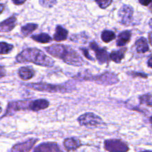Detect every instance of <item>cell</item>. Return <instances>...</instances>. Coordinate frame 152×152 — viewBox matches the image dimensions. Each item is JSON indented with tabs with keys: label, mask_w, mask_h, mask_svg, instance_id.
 I'll list each match as a JSON object with an SVG mask.
<instances>
[{
	"label": "cell",
	"mask_w": 152,
	"mask_h": 152,
	"mask_svg": "<svg viewBox=\"0 0 152 152\" xmlns=\"http://www.w3.org/2000/svg\"><path fill=\"white\" fill-rule=\"evenodd\" d=\"M46 51L53 57L62 59L65 63L74 66H81L83 60L78 53L73 50L69 46L64 45H52L45 48Z\"/></svg>",
	"instance_id": "1"
},
{
	"label": "cell",
	"mask_w": 152,
	"mask_h": 152,
	"mask_svg": "<svg viewBox=\"0 0 152 152\" xmlns=\"http://www.w3.org/2000/svg\"><path fill=\"white\" fill-rule=\"evenodd\" d=\"M16 61L18 62H32L45 67H50L54 63L53 59L37 48L25 49L16 56Z\"/></svg>",
	"instance_id": "2"
},
{
	"label": "cell",
	"mask_w": 152,
	"mask_h": 152,
	"mask_svg": "<svg viewBox=\"0 0 152 152\" xmlns=\"http://www.w3.org/2000/svg\"><path fill=\"white\" fill-rule=\"evenodd\" d=\"M29 88L34 89L36 91H47V92H64L68 91L66 87L63 86H55V85L47 84V83H30V84L25 85Z\"/></svg>",
	"instance_id": "3"
},
{
	"label": "cell",
	"mask_w": 152,
	"mask_h": 152,
	"mask_svg": "<svg viewBox=\"0 0 152 152\" xmlns=\"http://www.w3.org/2000/svg\"><path fill=\"white\" fill-rule=\"evenodd\" d=\"M78 122L82 126L86 127H96L103 123L100 117L94 113H86L78 118Z\"/></svg>",
	"instance_id": "4"
},
{
	"label": "cell",
	"mask_w": 152,
	"mask_h": 152,
	"mask_svg": "<svg viewBox=\"0 0 152 152\" xmlns=\"http://www.w3.org/2000/svg\"><path fill=\"white\" fill-rule=\"evenodd\" d=\"M86 80H94L97 83L101 85H105V86H108V85H113L118 83L119 79L118 77L115 74L110 72H106L105 74H102L100 76L95 77H88Z\"/></svg>",
	"instance_id": "5"
},
{
	"label": "cell",
	"mask_w": 152,
	"mask_h": 152,
	"mask_svg": "<svg viewBox=\"0 0 152 152\" xmlns=\"http://www.w3.org/2000/svg\"><path fill=\"white\" fill-rule=\"evenodd\" d=\"M105 148L108 151H128L129 148L120 140H108L104 142Z\"/></svg>",
	"instance_id": "6"
},
{
	"label": "cell",
	"mask_w": 152,
	"mask_h": 152,
	"mask_svg": "<svg viewBox=\"0 0 152 152\" xmlns=\"http://www.w3.org/2000/svg\"><path fill=\"white\" fill-rule=\"evenodd\" d=\"M133 14L134 10L130 5H127V4L123 5L118 13L120 22L124 25H129L132 20Z\"/></svg>",
	"instance_id": "7"
},
{
	"label": "cell",
	"mask_w": 152,
	"mask_h": 152,
	"mask_svg": "<svg viewBox=\"0 0 152 152\" xmlns=\"http://www.w3.org/2000/svg\"><path fill=\"white\" fill-rule=\"evenodd\" d=\"M90 48L95 52L96 57L99 63L103 64L109 61L108 53L106 51V49L99 48L95 42H92L90 43Z\"/></svg>",
	"instance_id": "8"
},
{
	"label": "cell",
	"mask_w": 152,
	"mask_h": 152,
	"mask_svg": "<svg viewBox=\"0 0 152 152\" xmlns=\"http://www.w3.org/2000/svg\"><path fill=\"white\" fill-rule=\"evenodd\" d=\"M30 102L28 101H20V102H10L7 106V111L6 114H4V117H6L7 115H10L13 112L18 111L19 110L26 109V105H29Z\"/></svg>",
	"instance_id": "9"
},
{
	"label": "cell",
	"mask_w": 152,
	"mask_h": 152,
	"mask_svg": "<svg viewBox=\"0 0 152 152\" xmlns=\"http://www.w3.org/2000/svg\"><path fill=\"white\" fill-rule=\"evenodd\" d=\"M38 141L37 139H30L24 142L16 144L12 148V151H29L33 148L36 142Z\"/></svg>",
	"instance_id": "10"
},
{
	"label": "cell",
	"mask_w": 152,
	"mask_h": 152,
	"mask_svg": "<svg viewBox=\"0 0 152 152\" xmlns=\"http://www.w3.org/2000/svg\"><path fill=\"white\" fill-rule=\"evenodd\" d=\"M60 151L61 149L55 142H45L34 148V151L40 152H56Z\"/></svg>",
	"instance_id": "11"
},
{
	"label": "cell",
	"mask_w": 152,
	"mask_h": 152,
	"mask_svg": "<svg viewBox=\"0 0 152 152\" xmlns=\"http://www.w3.org/2000/svg\"><path fill=\"white\" fill-rule=\"evenodd\" d=\"M48 106V101L44 99H40L32 101V102H30L29 105H28V108H29L30 110H31V111H40V110L45 109V108H47Z\"/></svg>",
	"instance_id": "12"
},
{
	"label": "cell",
	"mask_w": 152,
	"mask_h": 152,
	"mask_svg": "<svg viewBox=\"0 0 152 152\" xmlns=\"http://www.w3.org/2000/svg\"><path fill=\"white\" fill-rule=\"evenodd\" d=\"M16 25V18L11 16L6 20L3 21L0 24V31L1 32H9L15 28Z\"/></svg>",
	"instance_id": "13"
},
{
	"label": "cell",
	"mask_w": 152,
	"mask_h": 152,
	"mask_svg": "<svg viewBox=\"0 0 152 152\" xmlns=\"http://www.w3.org/2000/svg\"><path fill=\"white\" fill-rule=\"evenodd\" d=\"M64 145L67 151H75L77 148H80L81 145V142L80 141V140L75 137L67 138L64 141Z\"/></svg>",
	"instance_id": "14"
},
{
	"label": "cell",
	"mask_w": 152,
	"mask_h": 152,
	"mask_svg": "<svg viewBox=\"0 0 152 152\" xmlns=\"http://www.w3.org/2000/svg\"><path fill=\"white\" fill-rule=\"evenodd\" d=\"M132 37V32L130 31H125L120 33L117 37V45L119 47L124 46L130 41Z\"/></svg>",
	"instance_id": "15"
},
{
	"label": "cell",
	"mask_w": 152,
	"mask_h": 152,
	"mask_svg": "<svg viewBox=\"0 0 152 152\" xmlns=\"http://www.w3.org/2000/svg\"><path fill=\"white\" fill-rule=\"evenodd\" d=\"M135 46H136L137 51L140 53H146L149 50L148 42H147L146 39L144 38V37L138 39L135 42Z\"/></svg>",
	"instance_id": "16"
},
{
	"label": "cell",
	"mask_w": 152,
	"mask_h": 152,
	"mask_svg": "<svg viewBox=\"0 0 152 152\" xmlns=\"http://www.w3.org/2000/svg\"><path fill=\"white\" fill-rule=\"evenodd\" d=\"M18 74L22 80H31L34 77L35 72L32 68H28V67H22V68H19Z\"/></svg>",
	"instance_id": "17"
},
{
	"label": "cell",
	"mask_w": 152,
	"mask_h": 152,
	"mask_svg": "<svg viewBox=\"0 0 152 152\" xmlns=\"http://www.w3.org/2000/svg\"><path fill=\"white\" fill-rule=\"evenodd\" d=\"M68 32L65 28H62L60 25H57L56 28V32L53 35V39L57 42L65 40L68 37Z\"/></svg>",
	"instance_id": "18"
},
{
	"label": "cell",
	"mask_w": 152,
	"mask_h": 152,
	"mask_svg": "<svg viewBox=\"0 0 152 152\" xmlns=\"http://www.w3.org/2000/svg\"><path fill=\"white\" fill-rule=\"evenodd\" d=\"M126 50H127V48H122L119 50L113 51L112 53L110 54V59H111L113 62H116V63H120L122 59L124 58Z\"/></svg>",
	"instance_id": "19"
},
{
	"label": "cell",
	"mask_w": 152,
	"mask_h": 152,
	"mask_svg": "<svg viewBox=\"0 0 152 152\" xmlns=\"http://www.w3.org/2000/svg\"><path fill=\"white\" fill-rule=\"evenodd\" d=\"M31 39H34V41L37 42L43 43V44L50 42L52 40L51 37H50L48 34H45V33L37 34V35H33L32 37H31Z\"/></svg>",
	"instance_id": "20"
},
{
	"label": "cell",
	"mask_w": 152,
	"mask_h": 152,
	"mask_svg": "<svg viewBox=\"0 0 152 152\" xmlns=\"http://www.w3.org/2000/svg\"><path fill=\"white\" fill-rule=\"evenodd\" d=\"M101 38H102V41L104 42H109L112 41L116 38V35L113 31H108V30H105V31H102V34H101Z\"/></svg>",
	"instance_id": "21"
},
{
	"label": "cell",
	"mask_w": 152,
	"mask_h": 152,
	"mask_svg": "<svg viewBox=\"0 0 152 152\" xmlns=\"http://www.w3.org/2000/svg\"><path fill=\"white\" fill-rule=\"evenodd\" d=\"M37 27H38V25H37V24L28 23L22 27L21 31H22V33L25 36H28L30 34H31L32 32H34V31L37 29Z\"/></svg>",
	"instance_id": "22"
},
{
	"label": "cell",
	"mask_w": 152,
	"mask_h": 152,
	"mask_svg": "<svg viewBox=\"0 0 152 152\" xmlns=\"http://www.w3.org/2000/svg\"><path fill=\"white\" fill-rule=\"evenodd\" d=\"M140 103L141 105H145L147 106H152V95L146 94L140 96Z\"/></svg>",
	"instance_id": "23"
},
{
	"label": "cell",
	"mask_w": 152,
	"mask_h": 152,
	"mask_svg": "<svg viewBox=\"0 0 152 152\" xmlns=\"http://www.w3.org/2000/svg\"><path fill=\"white\" fill-rule=\"evenodd\" d=\"M13 48L12 45L7 42H0V54H7Z\"/></svg>",
	"instance_id": "24"
},
{
	"label": "cell",
	"mask_w": 152,
	"mask_h": 152,
	"mask_svg": "<svg viewBox=\"0 0 152 152\" xmlns=\"http://www.w3.org/2000/svg\"><path fill=\"white\" fill-rule=\"evenodd\" d=\"M57 0H39V4L44 7H51L56 3Z\"/></svg>",
	"instance_id": "25"
},
{
	"label": "cell",
	"mask_w": 152,
	"mask_h": 152,
	"mask_svg": "<svg viewBox=\"0 0 152 152\" xmlns=\"http://www.w3.org/2000/svg\"><path fill=\"white\" fill-rule=\"evenodd\" d=\"M95 1L102 9L107 8L112 2V0H95Z\"/></svg>",
	"instance_id": "26"
},
{
	"label": "cell",
	"mask_w": 152,
	"mask_h": 152,
	"mask_svg": "<svg viewBox=\"0 0 152 152\" xmlns=\"http://www.w3.org/2000/svg\"><path fill=\"white\" fill-rule=\"evenodd\" d=\"M129 74H131L133 77H142V78H147L148 76L145 74H141V73H136V72H130L129 73Z\"/></svg>",
	"instance_id": "27"
},
{
	"label": "cell",
	"mask_w": 152,
	"mask_h": 152,
	"mask_svg": "<svg viewBox=\"0 0 152 152\" xmlns=\"http://www.w3.org/2000/svg\"><path fill=\"white\" fill-rule=\"evenodd\" d=\"M81 50H82V51H83V54H84V56H86V57L87 58V59H90V60H92V61L94 60L93 58H92L91 56V55L89 54L88 50L87 49H86V48H81Z\"/></svg>",
	"instance_id": "28"
},
{
	"label": "cell",
	"mask_w": 152,
	"mask_h": 152,
	"mask_svg": "<svg viewBox=\"0 0 152 152\" xmlns=\"http://www.w3.org/2000/svg\"><path fill=\"white\" fill-rule=\"evenodd\" d=\"M151 1L152 0H139V2L144 6H148Z\"/></svg>",
	"instance_id": "29"
},
{
	"label": "cell",
	"mask_w": 152,
	"mask_h": 152,
	"mask_svg": "<svg viewBox=\"0 0 152 152\" xmlns=\"http://www.w3.org/2000/svg\"><path fill=\"white\" fill-rule=\"evenodd\" d=\"M5 76V70L3 67L0 66V78L4 77Z\"/></svg>",
	"instance_id": "30"
},
{
	"label": "cell",
	"mask_w": 152,
	"mask_h": 152,
	"mask_svg": "<svg viewBox=\"0 0 152 152\" xmlns=\"http://www.w3.org/2000/svg\"><path fill=\"white\" fill-rule=\"evenodd\" d=\"M12 1L15 4H22L25 3L26 0H12Z\"/></svg>",
	"instance_id": "31"
},
{
	"label": "cell",
	"mask_w": 152,
	"mask_h": 152,
	"mask_svg": "<svg viewBox=\"0 0 152 152\" xmlns=\"http://www.w3.org/2000/svg\"><path fill=\"white\" fill-rule=\"evenodd\" d=\"M148 66L149 67V68H152V56H151V57L148 59Z\"/></svg>",
	"instance_id": "32"
},
{
	"label": "cell",
	"mask_w": 152,
	"mask_h": 152,
	"mask_svg": "<svg viewBox=\"0 0 152 152\" xmlns=\"http://www.w3.org/2000/svg\"><path fill=\"white\" fill-rule=\"evenodd\" d=\"M148 41H149L151 45H152V32H150L148 34Z\"/></svg>",
	"instance_id": "33"
},
{
	"label": "cell",
	"mask_w": 152,
	"mask_h": 152,
	"mask_svg": "<svg viewBox=\"0 0 152 152\" xmlns=\"http://www.w3.org/2000/svg\"><path fill=\"white\" fill-rule=\"evenodd\" d=\"M3 10H4V5H3V4H0V14L2 13Z\"/></svg>",
	"instance_id": "34"
},
{
	"label": "cell",
	"mask_w": 152,
	"mask_h": 152,
	"mask_svg": "<svg viewBox=\"0 0 152 152\" xmlns=\"http://www.w3.org/2000/svg\"><path fill=\"white\" fill-rule=\"evenodd\" d=\"M148 25H149L150 28H152V19H150V20H149V23H148Z\"/></svg>",
	"instance_id": "35"
},
{
	"label": "cell",
	"mask_w": 152,
	"mask_h": 152,
	"mask_svg": "<svg viewBox=\"0 0 152 152\" xmlns=\"http://www.w3.org/2000/svg\"><path fill=\"white\" fill-rule=\"evenodd\" d=\"M149 121H150V123H151V127H152V117H150V119H149Z\"/></svg>",
	"instance_id": "36"
},
{
	"label": "cell",
	"mask_w": 152,
	"mask_h": 152,
	"mask_svg": "<svg viewBox=\"0 0 152 152\" xmlns=\"http://www.w3.org/2000/svg\"><path fill=\"white\" fill-rule=\"evenodd\" d=\"M1 111H2V109H1V107H0V114H1Z\"/></svg>",
	"instance_id": "37"
}]
</instances>
